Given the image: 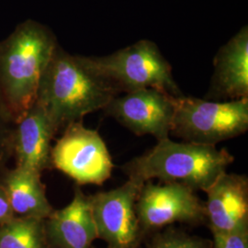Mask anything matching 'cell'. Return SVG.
<instances>
[{
    "label": "cell",
    "mask_w": 248,
    "mask_h": 248,
    "mask_svg": "<svg viewBox=\"0 0 248 248\" xmlns=\"http://www.w3.org/2000/svg\"><path fill=\"white\" fill-rule=\"evenodd\" d=\"M117 95L89 67L85 56L72 55L58 45L42 77L35 102L60 132L68 124L103 109Z\"/></svg>",
    "instance_id": "6da1fadb"
},
{
    "label": "cell",
    "mask_w": 248,
    "mask_h": 248,
    "mask_svg": "<svg viewBox=\"0 0 248 248\" xmlns=\"http://www.w3.org/2000/svg\"><path fill=\"white\" fill-rule=\"evenodd\" d=\"M57 47L52 31L31 19L0 42V99L14 124L34 104L42 77Z\"/></svg>",
    "instance_id": "7a4b0ae2"
},
{
    "label": "cell",
    "mask_w": 248,
    "mask_h": 248,
    "mask_svg": "<svg viewBox=\"0 0 248 248\" xmlns=\"http://www.w3.org/2000/svg\"><path fill=\"white\" fill-rule=\"evenodd\" d=\"M233 161L234 157L224 148L174 142L169 137L125 163L122 170L128 179L141 184L158 179L161 183H180L205 192Z\"/></svg>",
    "instance_id": "3957f363"
},
{
    "label": "cell",
    "mask_w": 248,
    "mask_h": 248,
    "mask_svg": "<svg viewBox=\"0 0 248 248\" xmlns=\"http://www.w3.org/2000/svg\"><path fill=\"white\" fill-rule=\"evenodd\" d=\"M89 67L120 93L156 88L175 97L181 93L172 67L159 48L149 40H141L106 56H85Z\"/></svg>",
    "instance_id": "277c9868"
},
{
    "label": "cell",
    "mask_w": 248,
    "mask_h": 248,
    "mask_svg": "<svg viewBox=\"0 0 248 248\" xmlns=\"http://www.w3.org/2000/svg\"><path fill=\"white\" fill-rule=\"evenodd\" d=\"M248 129V98L214 102L184 95L175 98L170 134L184 140L215 146Z\"/></svg>",
    "instance_id": "5b68a950"
},
{
    "label": "cell",
    "mask_w": 248,
    "mask_h": 248,
    "mask_svg": "<svg viewBox=\"0 0 248 248\" xmlns=\"http://www.w3.org/2000/svg\"><path fill=\"white\" fill-rule=\"evenodd\" d=\"M135 210L145 240L174 223L206 224L204 201L195 190L180 183L144 182L137 196Z\"/></svg>",
    "instance_id": "8992f818"
},
{
    "label": "cell",
    "mask_w": 248,
    "mask_h": 248,
    "mask_svg": "<svg viewBox=\"0 0 248 248\" xmlns=\"http://www.w3.org/2000/svg\"><path fill=\"white\" fill-rule=\"evenodd\" d=\"M51 165L79 186L102 185L114 168L98 131L85 127L82 121L63 129L62 136L52 147Z\"/></svg>",
    "instance_id": "52a82bcc"
},
{
    "label": "cell",
    "mask_w": 248,
    "mask_h": 248,
    "mask_svg": "<svg viewBox=\"0 0 248 248\" xmlns=\"http://www.w3.org/2000/svg\"><path fill=\"white\" fill-rule=\"evenodd\" d=\"M142 184L128 179L122 186L89 195L98 239L106 248H140L145 241L135 202Z\"/></svg>",
    "instance_id": "ba28073f"
},
{
    "label": "cell",
    "mask_w": 248,
    "mask_h": 248,
    "mask_svg": "<svg viewBox=\"0 0 248 248\" xmlns=\"http://www.w3.org/2000/svg\"><path fill=\"white\" fill-rule=\"evenodd\" d=\"M175 98L166 90L145 88L117 95L103 109L134 134H150L159 141L170 135Z\"/></svg>",
    "instance_id": "9c48e42d"
},
{
    "label": "cell",
    "mask_w": 248,
    "mask_h": 248,
    "mask_svg": "<svg viewBox=\"0 0 248 248\" xmlns=\"http://www.w3.org/2000/svg\"><path fill=\"white\" fill-rule=\"evenodd\" d=\"M206 225L212 233L248 228V178L246 175H220L206 191Z\"/></svg>",
    "instance_id": "30bf717a"
},
{
    "label": "cell",
    "mask_w": 248,
    "mask_h": 248,
    "mask_svg": "<svg viewBox=\"0 0 248 248\" xmlns=\"http://www.w3.org/2000/svg\"><path fill=\"white\" fill-rule=\"evenodd\" d=\"M58 130L38 103L31 107L14 124L12 134V157L16 166L32 169L43 174L52 169V141Z\"/></svg>",
    "instance_id": "8fae6325"
},
{
    "label": "cell",
    "mask_w": 248,
    "mask_h": 248,
    "mask_svg": "<svg viewBox=\"0 0 248 248\" xmlns=\"http://www.w3.org/2000/svg\"><path fill=\"white\" fill-rule=\"evenodd\" d=\"M45 232L50 248H92L98 233L89 195L81 186L76 184L71 202L45 219Z\"/></svg>",
    "instance_id": "7c38bea8"
},
{
    "label": "cell",
    "mask_w": 248,
    "mask_h": 248,
    "mask_svg": "<svg viewBox=\"0 0 248 248\" xmlns=\"http://www.w3.org/2000/svg\"><path fill=\"white\" fill-rule=\"evenodd\" d=\"M212 97L248 98V28L243 27L214 59Z\"/></svg>",
    "instance_id": "4fadbf2b"
},
{
    "label": "cell",
    "mask_w": 248,
    "mask_h": 248,
    "mask_svg": "<svg viewBox=\"0 0 248 248\" xmlns=\"http://www.w3.org/2000/svg\"><path fill=\"white\" fill-rule=\"evenodd\" d=\"M0 186L16 217L45 220L54 211L46 195L42 174L35 170L18 166L6 168L0 172Z\"/></svg>",
    "instance_id": "5bb4252c"
},
{
    "label": "cell",
    "mask_w": 248,
    "mask_h": 248,
    "mask_svg": "<svg viewBox=\"0 0 248 248\" xmlns=\"http://www.w3.org/2000/svg\"><path fill=\"white\" fill-rule=\"evenodd\" d=\"M0 248H50L45 220L14 217L0 224Z\"/></svg>",
    "instance_id": "9a60e30c"
},
{
    "label": "cell",
    "mask_w": 248,
    "mask_h": 248,
    "mask_svg": "<svg viewBox=\"0 0 248 248\" xmlns=\"http://www.w3.org/2000/svg\"><path fill=\"white\" fill-rule=\"evenodd\" d=\"M143 248H212V241L173 226L152 234Z\"/></svg>",
    "instance_id": "2e32d148"
},
{
    "label": "cell",
    "mask_w": 248,
    "mask_h": 248,
    "mask_svg": "<svg viewBox=\"0 0 248 248\" xmlns=\"http://www.w3.org/2000/svg\"><path fill=\"white\" fill-rule=\"evenodd\" d=\"M14 123L0 99V172L8 168L12 158V134Z\"/></svg>",
    "instance_id": "e0dca14e"
},
{
    "label": "cell",
    "mask_w": 248,
    "mask_h": 248,
    "mask_svg": "<svg viewBox=\"0 0 248 248\" xmlns=\"http://www.w3.org/2000/svg\"><path fill=\"white\" fill-rule=\"evenodd\" d=\"M212 248H248V228L213 233Z\"/></svg>",
    "instance_id": "ac0fdd59"
},
{
    "label": "cell",
    "mask_w": 248,
    "mask_h": 248,
    "mask_svg": "<svg viewBox=\"0 0 248 248\" xmlns=\"http://www.w3.org/2000/svg\"><path fill=\"white\" fill-rule=\"evenodd\" d=\"M14 217V213L11 210L8 198L5 194L3 188L0 186V224L9 222Z\"/></svg>",
    "instance_id": "d6986e66"
},
{
    "label": "cell",
    "mask_w": 248,
    "mask_h": 248,
    "mask_svg": "<svg viewBox=\"0 0 248 248\" xmlns=\"http://www.w3.org/2000/svg\"></svg>",
    "instance_id": "ffe728a7"
}]
</instances>
